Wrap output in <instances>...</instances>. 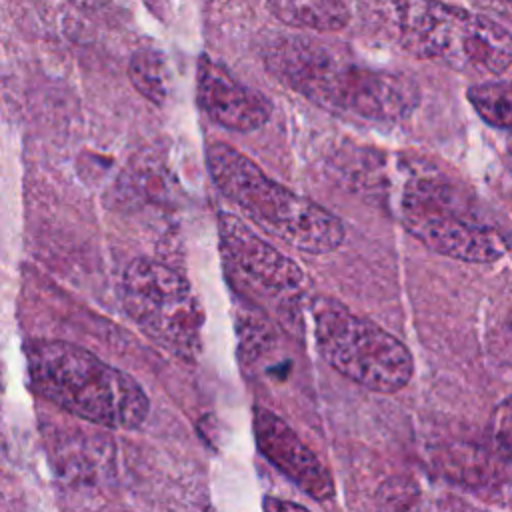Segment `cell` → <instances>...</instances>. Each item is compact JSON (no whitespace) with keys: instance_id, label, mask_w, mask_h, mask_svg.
Listing matches in <instances>:
<instances>
[{"instance_id":"obj_1","label":"cell","mask_w":512,"mask_h":512,"mask_svg":"<svg viewBox=\"0 0 512 512\" xmlns=\"http://www.w3.org/2000/svg\"><path fill=\"white\" fill-rule=\"evenodd\" d=\"M264 64L278 82L316 106L362 120H402L420 100L410 76L362 64L312 36L270 40Z\"/></svg>"},{"instance_id":"obj_2","label":"cell","mask_w":512,"mask_h":512,"mask_svg":"<svg viewBox=\"0 0 512 512\" xmlns=\"http://www.w3.org/2000/svg\"><path fill=\"white\" fill-rule=\"evenodd\" d=\"M30 386L58 408L110 430H136L150 412L144 388L82 346L32 340L26 346Z\"/></svg>"},{"instance_id":"obj_3","label":"cell","mask_w":512,"mask_h":512,"mask_svg":"<svg viewBox=\"0 0 512 512\" xmlns=\"http://www.w3.org/2000/svg\"><path fill=\"white\" fill-rule=\"evenodd\" d=\"M394 174L390 208L424 246L464 262H492L508 250L500 230L448 176L404 158H398Z\"/></svg>"},{"instance_id":"obj_4","label":"cell","mask_w":512,"mask_h":512,"mask_svg":"<svg viewBox=\"0 0 512 512\" xmlns=\"http://www.w3.org/2000/svg\"><path fill=\"white\" fill-rule=\"evenodd\" d=\"M212 182L256 226L306 254H330L346 238L336 214L272 180L254 160L226 142L206 148Z\"/></svg>"},{"instance_id":"obj_5","label":"cell","mask_w":512,"mask_h":512,"mask_svg":"<svg viewBox=\"0 0 512 512\" xmlns=\"http://www.w3.org/2000/svg\"><path fill=\"white\" fill-rule=\"evenodd\" d=\"M400 46L458 72L498 76L512 64V34L496 20L440 0H388Z\"/></svg>"},{"instance_id":"obj_6","label":"cell","mask_w":512,"mask_h":512,"mask_svg":"<svg viewBox=\"0 0 512 512\" xmlns=\"http://www.w3.org/2000/svg\"><path fill=\"white\" fill-rule=\"evenodd\" d=\"M312 330L322 358L354 384L394 394L410 382L414 360L406 344L338 300L312 302Z\"/></svg>"},{"instance_id":"obj_7","label":"cell","mask_w":512,"mask_h":512,"mask_svg":"<svg viewBox=\"0 0 512 512\" xmlns=\"http://www.w3.org/2000/svg\"><path fill=\"white\" fill-rule=\"evenodd\" d=\"M120 298L126 314L156 344L188 362L200 354L204 310L180 272L136 258L124 270Z\"/></svg>"},{"instance_id":"obj_8","label":"cell","mask_w":512,"mask_h":512,"mask_svg":"<svg viewBox=\"0 0 512 512\" xmlns=\"http://www.w3.org/2000/svg\"><path fill=\"white\" fill-rule=\"evenodd\" d=\"M218 240L226 274L240 294L282 322L296 320L304 294L300 266L228 212L218 214Z\"/></svg>"},{"instance_id":"obj_9","label":"cell","mask_w":512,"mask_h":512,"mask_svg":"<svg viewBox=\"0 0 512 512\" xmlns=\"http://www.w3.org/2000/svg\"><path fill=\"white\" fill-rule=\"evenodd\" d=\"M254 440L260 454L316 502L334 496V480L320 458L274 412L254 408Z\"/></svg>"},{"instance_id":"obj_10","label":"cell","mask_w":512,"mask_h":512,"mask_svg":"<svg viewBox=\"0 0 512 512\" xmlns=\"http://www.w3.org/2000/svg\"><path fill=\"white\" fill-rule=\"evenodd\" d=\"M196 98L212 122L232 132H254L270 118V102L208 54L198 60Z\"/></svg>"},{"instance_id":"obj_11","label":"cell","mask_w":512,"mask_h":512,"mask_svg":"<svg viewBox=\"0 0 512 512\" xmlns=\"http://www.w3.org/2000/svg\"><path fill=\"white\" fill-rule=\"evenodd\" d=\"M284 24L312 32H336L350 20L346 0H264Z\"/></svg>"},{"instance_id":"obj_12","label":"cell","mask_w":512,"mask_h":512,"mask_svg":"<svg viewBox=\"0 0 512 512\" xmlns=\"http://www.w3.org/2000/svg\"><path fill=\"white\" fill-rule=\"evenodd\" d=\"M128 78L132 86L152 104H164L168 96V66L166 58L156 48H138L128 62Z\"/></svg>"},{"instance_id":"obj_13","label":"cell","mask_w":512,"mask_h":512,"mask_svg":"<svg viewBox=\"0 0 512 512\" xmlns=\"http://www.w3.org/2000/svg\"><path fill=\"white\" fill-rule=\"evenodd\" d=\"M476 114L494 128L512 126V82H480L468 88Z\"/></svg>"},{"instance_id":"obj_14","label":"cell","mask_w":512,"mask_h":512,"mask_svg":"<svg viewBox=\"0 0 512 512\" xmlns=\"http://www.w3.org/2000/svg\"><path fill=\"white\" fill-rule=\"evenodd\" d=\"M494 436L504 450L512 452V398L502 402V406L496 412Z\"/></svg>"},{"instance_id":"obj_15","label":"cell","mask_w":512,"mask_h":512,"mask_svg":"<svg viewBox=\"0 0 512 512\" xmlns=\"http://www.w3.org/2000/svg\"><path fill=\"white\" fill-rule=\"evenodd\" d=\"M412 512H486L480 508H474L470 504L464 502H452V500H432V502H424L418 504Z\"/></svg>"},{"instance_id":"obj_16","label":"cell","mask_w":512,"mask_h":512,"mask_svg":"<svg viewBox=\"0 0 512 512\" xmlns=\"http://www.w3.org/2000/svg\"><path fill=\"white\" fill-rule=\"evenodd\" d=\"M264 512H310L304 506L290 502V500H282V498H274V496H266L264 504H262Z\"/></svg>"},{"instance_id":"obj_17","label":"cell","mask_w":512,"mask_h":512,"mask_svg":"<svg viewBox=\"0 0 512 512\" xmlns=\"http://www.w3.org/2000/svg\"><path fill=\"white\" fill-rule=\"evenodd\" d=\"M474 2L486 8L488 12L512 22V0H474Z\"/></svg>"},{"instance_id":"obj_18","label":"cell","mask_w":512,"mask_h":512,"mask_svg":"<svg viewBox=\"0 0 512 512\" xmlns=\"http://www.w3.org/2000/svg\"><path fill=\"white\" fill-rule=\"evenodd\" d=\"M70 2L84 10H102V8L110 6L114 0H70Z\"/></svg>"}]
</instances>
